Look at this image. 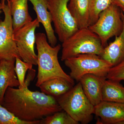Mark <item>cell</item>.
Instances as JSON below:
<instances>
[{"mask_svg":"<svg viewBox=\"0 0 124 124\" xmlns=\"http://www.w3.org/2000/svg\"><path fill=\"white\" fill-rule=\"evenodd\" d=\"M1 105L19 119L33 122L40 120L62 109L57 99L28 87H9Z\"/></svg>","mask_w":124,"mask_h":124,"instance_id":"6da1fadb","label":"cell"},{"mask_svg":"<svg viewBox=\"0 0 124 124\" xmlns=\"http://www.w3.org/2000/svg\"><path fill=\"white\" fill-rule=\"evenodd\" d=\"M47 39L45 33L36 34L38 66L36 86L39 87L45 81L57 78L66 80L75 85L74 80L63 71L59 62L58 54L61 46H51Z\"/></svg>","mask_w":124,"mask_h":124,"instance_id":"7a4b0ae2","label":"cell"},{"mask_svg":"<svg viewBox=\"0 0 124 124\" xmlns=\"http://www.w3.org/2000/svg\"><path fill=\"white\" fill-rule=\"evenodd\" d=\"M104 48L99 37L88 27L79 29L62 42L61 60L64 61L84 54H93L101 56Z\"/></svg>","mask_w":124,"mask_h":124,"instance_id":"3957f363","label":"cell"},{"mask_svg":"<svg viewBox=\"0 0 124 124\" xmlns=\"http://www.w3.org/2000/svg\"><path fill=\"white\" fill-rule=\"evenodd\" d=\"M56 99L62 110L79 124H88L93 120L94 106L85 94L80 82Z\"/></svg>","mask_w":124,"mask_h":124,"instance_id":"277c9868","label":"cell"},{"mask_svg":"<svg viewBox=\"0 0 124 124\" xmlns=\"http://www.w3.org/2000/svg\"><path fill=\"white\" fill-rule=\"evenodd\" d=\"M65 65L70 69V76L79 81L83 76L93 74L107 78L111 64L101 56L93 54H79L64 60Z\"/></svg>","mask_w":124,"mask_h":124,"instance_id":"5b68a950","label":"cell"},{"mask_svg":"<svg viewBox=\"0 0 124 124\" xmlns=\"http://www.w3.org/2000/svg\"><path fill=\"white\" fill-rule=\"evenodd\" d=\"M121 11L111 4L102 11L97 20L88 28L99 37L104 47L110 38L120 35L123 29Z\"/></svg>","mask_w":124,"mask_h":124,"instance_id":"8992f818","label":"cell"},{"mask_svg":"<svg viewBox=\"0 0 124 124\" xmlns=\"http://www.w3.org/2000/svg\"><path fill=\"white\" fill-rule=\"evenodd\" d=\"M69 1L47 0L48 9L51 14L55 32L62 42L79 29L68 7Z\"/></svg>","mask_w":124,"mask_h":124,"instance_id":"52a82bcc","label":"cell"},{"mask_svg":"<svg viewBox=\"0 0 124 124\" xmlns=\"http://www.w3.org/2000/svg\"><path fill=\"white\" fill-rule=\"evenodd\" d=\"M39 26L40 23L36 18L14 32V39L20 58L23 62L36 66L37 55L34 50L35 31Z\"/></svg>","mask_w":124,"mask_h":124,"instance_id":"ba28073f","label":"cell"},{"mask_svg":"<svg viewBox=\"0 0 124 124\" xmlns=\"http://www.w3.org/2000/svg\"><path fill=\"white\" fill-rule=\"evenodd\" d=\"M1 2L3 5L2 10L4 14V19L2 21L0 20V59L9 60L17 57L20 58L14 39V32L8 0H1Z\"/></svg>","mask_w":124,"mask_h":124,"instance_id":"9c48e42d","label":"cell"},{"mask_svg":"<svg viewBox=\"0 0 124 124\" xmlns=\"http://www.w3.org/2000/svg\"><path fill=\"white\" fill-rule=\"evenodd\" d=\"M99 124H124V103L102 101L94 107Z\"/></svg>","mask_w":124,"mask_h":124,"instance_id":"30bf717a","label":"cell"},{"mask_svg":"<svg viewBox=\"0 0 124 124\" xmlns=\"http://www.w3.org/2000/svg\"><path fill=\"white\" fill-rule=\"evenodd\" d=\"M35 11L38 22L43 25L46 32V35L49 44L53 46H55L57 42L53 28L51 14L48 9L47 0H29Z\"/></svg>","mask_w":124,"mask_h":124,"instance_id":"8fae6325","label":"cell"},{"mask_svg":"<svg viewBox=\"0 0 124 124\" xmlns=\"http://www.w3.org/2000/svg\"><path fill=\"white\" fill-rule=\"evenodd\" d=\"M106 79L104 77L87 74L83 76L79 81L85 94L94 106L102 101V88Z\"/></svg>","mask_w":124,"mask_h":124,"instance_id":"7c38bea8","label":"cell"},{"mask_svg":"<svg viewBox=\"0 0 124 124\" xmlns=\"http://www.w3.org/2000/svg\"><path fill=\"white\" fill-rule=\"evenodd\" d=\"M16 58L0 61V104L9 87H19V82L15 71Z\"/></svg>","mask_w":124,"mask_h":124,"instance_id":"4fadbf2b","label":"cell"},{"mask_svg":"<svg viewBox=\"0 0 124 124\" xmlns=\"http://www.w3.org/2000/svg\"><path fill=\"white\" fill-rule=\"evenodd\" d=\"M123 29L119 35L115 37L114 41L104 47L101 56L111 64L112 67L124 60V13L121 11Z\"/></svg>","mask_w":124,"mask_h":124,"instance_id":"5bb4252c","label":"cell"},{"mask_svg":"<svg viewBox=\"0 0 124 124\" xmlns=\"http://www.w3.org/2000/svg\"><path fill=\"white\" fill-rule=\"evenodd\" d=\"M14 32L32 20L28 11V0H8Z\"/></svg>","mask_w":124,"mask_h":124,"instance_id":"9a60e30c","label":"cell"},{"mask_svg":"<svg viewBox=\"0 0 124 124\" xmlns=\"http://www.w3.org/2000/svg\"><path fill=\"white\" fill-rule=\"evenodd\" d=\"M68 7L79 29L88 27V0H69Z\"/></svg>","mask_w":124,"mask_h":124,"instance_id":"2e32d148","label":"cell"},{"mask_svg":"<svg viewBox=\"0 0 124 124\" xmlns=\"http://www.w3.org/2000/svg\"><path fill=\"white\" fill-rule=\"evenodd\" d=\"M74 85L66 80L57 78L45 81L39 87L42 93L56 98L66 93Z\"/></svg>","mask_w":124,"mask_h":124,"instance_id":"e0dca14e","label":"cell"},{"mask_svg":"<svg viewBox=\"0 0 124 124\" xmlns=\"http://www.w3.org/2000/svg\"><path fill=\"white\" fill-rule=\"evenodd\" d=\"M107 79L102 88V101L124 103V86L119 82Z\"/></svg>","mask_w":124,"mask_h":124,"instance_id":"ac0fdd59","label":"cell"},{"mask_svg":"<svg viewBox=\"0 0 124 124\" xmlns=\"http://www.w3.org/2000/svg\"><path fill=\"white\" fill-rule=\"evenodd\" d=\"M88 2L90 26L97 21L100 14L112 3L111 0H88Z\"/></svg>","mask_w":124,"mask_h":124,"instance_id":"d6986e66","label":"cell"},{"mask_svg":"<svg viewBox=\"0 0 124 124\" xmlns=\"http://www.w3.org/2000/svg\"><path fill=\"white\" fill-rule=\"evenodd\" d=\"M41 124H79L65 111L62 110L48 116L40 120Z\"/></svg>","mask_w":124,"mask_h":124,"instance_id":"ffe728a7","label":"cell"},{"mask_svg":"<svg viewBox=\"0 0 124 124\" xmlns=\"http://www.w3.org/2000/svg\"><path fill=\"white\" fill-rule=\"evenodd\" d=\"M40 120L27 122L19 119L0 104V124H38Z\"/></svg>","mask_w":124,"mask_h":124,"instance_id":"44dd1931","label":"cell"},{"mask_svg":"<svg viewBox=\"0 0 124 124\" xmlns=\"http://www.w3.org/2000/svg\"><path fill=\"white\" fill-rule=\"evenodd\" d=\"M32 64L23 62L20 58H16L15 71L20 84L19 88H22L23 87L26 73L28 70L32 69Z\"/></svg>","mask_w":124,"mask_h":124,"instance_id":"7402d4cb","label":"cell"},{"mask_svg":"<svg viewBox=\"0 0 124 124\" xmlns=\"http://www.w3.org/2000/svg\"><path fill=\"white\" fill-rule=\"evenodd\" d=\"M107 79L119 82L124 80V60L111 68L107 76Z\"/></svg>","mask_w":124,"mask_h":124,"instance_id":"603a6c76","label":"cell"},{"mask_svg":"<svg viewBox=\"0 0 124 124\" xmlns=\"http://www.w3.org/2000/svg\"><path fill=\"white\" fill-rule=\"evenodd\" d=\"M36 72L35 70L33 68L28 70L27 75V76L26 78L25 79L24 86L23 88L28 87L30 83L33 80L35 77Z\"/></svg>","mask_w":124,"mask_h":124,"instance_id":"cb8c5ba5","label":"cell"},{"mask_svg":"<svg viewBox=\"0 0 124 124\" xmlns=\"http://www.w3.org/2000/svg\"><path fill=\"white\" fill-rule=\"evenodd\" d=\"M112 4L120 8L124 13V0H111Z\"/></svg>","mask_w":124,"mask_h":124,"instance_id":"d4e9b609","label":"cell"},{"mask_svg":"<svg viewBox=\"0 0 124 124\" xmlns=\"http://www.w3.org/2000/svg\"><path fill=\"white\" fill-rule=\"evenodd\" d=\"M2 8H3V5H2V2H1L0 3V15L2 13Z\"/></svg>","mask_w":124,"mask_h":124,"instance_id":"484cf974","label":"cell"},{"mask_svg":"<svg viewBox=\"0 0 124 124\" xmlns=\"http://www.w3.org/2000/svg\"><path fill=\"white\" fill-rule=\"evenodd\" d=\"M0 60H1V59H0Z\"/></svg>","mask_w":124,"mask_h":124,"instance_id":"4316f807","label":"cell"},{"mask_svg":"<svg viewBox=\"0 0 124 124\" xmlns=\"http://www.w3.org/2000/svg\"></svg>","mask_w":124,"mask_h":124,"instance_id":"83f0119b","label":"cell"}]
</instances>
